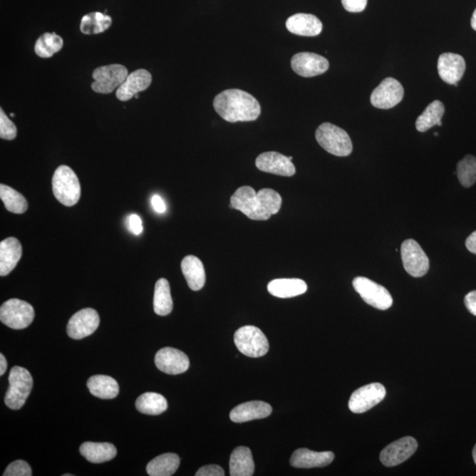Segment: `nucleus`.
I'll list each match as a JSON object with an SVG mask.
<instances>
[{
	"label": "nucleus",
	"instance_id": "obj_5",
	"mask_svg": "<svg viewBox=\"0 0 476 476\" xmlns=\"http://www.w3.org/2000/svg\"><path fill=\"white\" fill-rule=\"evenodd\" d=\"M33 388V378L27 369L14 366L9 374V388L5 397L7 407L14 410L24 407Z\"/></svg>",
	"mask_w": 476,
	"mask_h": 476
},
{
	"label": "nucleus",
	"instance_id": "obj_7",
	"mask_svg": "<svg viewBox=\"0 0 476 476\" xmlns=\"http://www.w3.org/2000/svg\"><path fill=\"white\" fill-rule=\"evenodd\" d=\"M35 311L31 304L20 299H10L0 308V321L10 328H27L34 321Z\"/></svg>",
	"mask_w": 476,
	"mask_h": 476
},
{
	"label": "nucleus",
	"instance_id": "obj_18",
	"mask_svg": "<svg viewBox=\"0 0 476 476\" xmlns=\"http://www.w3.org/2000/svg\"><path fill=\"white\" fill-rule=\"evenodd\" d=\"M438 71L445 83L457 86L466 71V62L459 54L443 53L438 58Z\"/></svg>",
	"mask_w": 476,
	"mask_h": 476
},
{
	"label": "nucleus",
	"instance_id": "obj_21",
	"mask_svg": "<svg viewBox=\"0 0 476 476\" xmlns=\"http://www.w3.org/2000/svg\"><path fill=\"white\" fill-rule=\"evenodd\" d=\"M286 27L292 34L301 36H317L322 32L323 24L315 16L296 14L286 21Z\"/></svg>",
	"mask_w": 476,
	"mask_h": 476
},
{
	"label": "nucleus",
	"instance_id": "obj_9",
	"mask_svg": "<svg viewBox=\"0 0 476 476\" xmlns=\"http://www.w3.org/2000/svg\"><path fill=\"white\" fill-rule=\"evenodd\" d=\"M128 76V70L122 65L100 66L93 72L91 88L99 94H110L124 83Z\"/></svg>",
	"mask_w": 476,
	"mask_h": 476
},
{
	"label": "nucleus",
	"instance_id": "obj_47",
	"mask_svg": "<svg viewBox=\"0 0 476 476\" xmlns=\"http://www.w3.org/2000/svg\"><path fill=\"white\" fill-rule=\"evenodd\" d=\"M473 458L475 460V463L476 464V445H475V447L473 449Z\"/></svg>",
	"mask_w": 476,
	"mask_h": 476
},
{
	"label": "nucleus",
	"instance_id": "obj_20",
	"mask_svg": "<svg viewBox=\"0 0 476 476\" xmlns=\"http://www.w3.org/2000/svg\"><path fill=\"white\" fill-rule=\"evenodd\" d=\"M273 408L269 403L264 401H249L238 405L230 412L229 418L234 423H241L263 419L272 414Z\"/></svg>",
	"mask_w": 476,
	"mask_h": 476
},
{
	"label": "nucleus",
	"instance_id": "obj_4",
	"mask_svg": "<svg viewBox=\"0 0 476 476\" xmlns=\"http://www.w3.org/2000/svg\"><path fill=\"white\" fill-rule=\"evenodd\" d=\"M316 139L329 154L343 157L352 153L353 144L348 133L331 123H324L319 126Z\"/></svg>",
	"mask_w": 476,
	"mask_h": 476
},
{
	"label": "nucleus",
	"instance_id": "obj_14",
	"mask_svg": "<svg viewBox=\"0 0 476 476\" xmlns=\"http://www.w3.org/2000/svg\"><path fill=\"white\" fill-rule=\"evenodd\" d=\"M418 446V441L414 438L405 437L383 449L379 458L384 466L395 467L410 458Z\"/></svg>",
	"mask_w": 476,
	"mask_h": 476
},
{
	"label": "nucleus",
	"instance_id": "obj_13",
	"mask_svg": "<svg viewBox=\"0 0 476 476\" xmlns=\"http://www.w3.org/2000/svg\"><path fill=\"white\" fill-rule=\"evenodd\" d=\"M100 317L98 311L86 308L76 312L68 324V334L74 340H81L91 336L98 328Z\"/></svg>",
	"mask_w": 476,
	"mask_h": 476
},
{
	"label": "nucleus",
	"instance_id": "obj_24",
	"mask_svg": "<svg viewBox=\"0 0 476 476\" xmlns=\"http://www.w3.org/2000/svg\"><path fill=\"white\" fill-rule=\"evenodd\" d=\"M81 455L91 463H103L115 458L117 448L110 443L85 442L80 447Z\"/></svg>",
	"mask_w": 476,
	"mask_h": 476
},
{
	"label": "nucleus",
	"instance_id": "obj_19",
	"mask_svg": "<svg viewBox=\"0 0 476 476\" xmlns=\"http://www.w3.org/2000/svg\"><path fill=\"white\" fill-rule=\"evenodd\" d=\"M152 83V76L148 71L139 69L128 74L124 83L117 89L116 96L119 101L128 102L140 92L146 90Z\"/></svg>",
	"mask_w": 476,
	"mask_h": 476
},
{
	"label": "nucleus",
	"instance_id": "obj_15",
	"mask_svg": "<svg viewBox=\"0 0 476 476\" xmlns=\"http://www.w3.org/2000/svg\"><path fill=\"white\" fill-rule=\"evenodd\" d=\"M291 68L300 76L314 77L326 73L329 68V62L321 55L300 52L292 58Z\"/></svg>",
	"mask_w": 476,
	"mask_h": 476
},
{
	"label": "nucleus",
	"instance_id": "obj_1",
	"mask_svg": "<svg viewBox=\"0 0 476 476\" xmlns=\"http://www.w3.org/2000/svg\"><path fill=\"white\" fill-rule=\"evenodd\" d=\"M281 202V195L273 189L256 192L251 187H242L230 199V207L241 211L251 220L267 221L280 211Z\"/></svg>",
	"mask_w": 476,
	"mask_h": 476
},
{
	"label": "nucleus",
	"instance_id": "obj_25",
	"mask_svg": "<svg viewBox=\"0 0 476 476\" xmlns=\"http://www.w3.org/2000/svg\"><path fill=\"white\" fill-rule=\"evenodd\" d=\"M267 289L274 296L291 299L306 293L307 284L300 279H276L269 282Z\"/></svg>",
	"mask_w": 476,
	"mask_h": 476
},
{
	"label": "nucleus",
	"instance_id": "obj_40",
	"mask_svg": "<svg viewBox=\"0 0 476 476\" xmlns=\"http://www.w3.org/2000/svg\"><path fill=\"white\" fill-rule=\"evenodd\" d=\"M224 470L218 465H208L200 467L196 476H224Z\"/></svg>",
	"mask_w": 476,
	"mask_h": 476
},
{
	"label": "nucleus",
	"instance_id": "obj_46",
	"mask_svg": "<svg viewBox=\"0 0 476 476\" xmlns=\"http://www.w3.org/2000/svg\"><path fill=\"white\" fill-rule=\"evenodd\" d=\"M471 26L473 29L476 31V9L475 10V12L473 14V16H472L471 18Z\"/></svg>",
	"mask_w": 476,
	"mask_h": 476
},
{
	"label": "nucleus",
	"instance_id": "obj_33",
	"mask_svg": "<svg viewBox=\"0 0 476 476\" xmlns=\"http://www.w3.org/2000/svg\"><path fill=\"white\" fill-rule=\"evenodd\" d=\"M113 20L105 14L95 12L86 14L81 22V31L85 35L100 34L110 29Z\"/></svg>",
	"mask_w": 476,
	"mask_h": 476
},
{
	"label": "nucleus",
	"instance_id": "obj_44",
	"mask_svg": "<svg viewBox=\"0 0 476 476\" xmlns=\"http://www.w3.org/2000/svg\"><path fill=\"white\" fill-rule=\"evenodd\" d=\"M467 250L472 254H476V232L471 234L466 241Z\"/></svg>",
	"mask_w": 476,
	"mask_h": 476
},
{
	"label": "nucleus",
	"instance_id": "obj_22",
	"mask_svg": "<svg viewBox=\"0 0 476 476\" xmlns=\"http://www.w3.org/2000/svg\"><path fill=\"white\" fill-rule=\"evenodd\" d=\"M334 455L332 452H314L306 448L297 449L294 452L290 464L297 468L323 467L333 462Z\"/></svg>",
	"mask_w": 476,
	"mask_h": 476
},
{
	"label": "nucleus",
	"instance_id": "obj_23",
	"mask_svg": "<svg viewBox=\"0 0 476 476\" xmlns=\"http://www.w3.org/2000/svg\"><path fill=\"white\" fill-rule=\"evenodd\" d=\"M22 256V247L16 237H9L0 243V275H6L16 269Z\"/></svg>",
	"mask_w": 476,
	"mask_h": 476
},
{
	"label": "nucleus",
	"instance_id": "obj_43",
	"mask_svg": "<svg viewBox=\"0 0 476 476\" xmlns=\"http://www.w3.org/2000/svg\"><path fill=\"white\" fill-rule=\"evenodd\" d=\"M152 207H153L155 212L159 214L165 213L166 211V205L161 197L154 195L151 199Z\"/></svg>",
	"mask_w": 476,
	"mask_h": 476
},
{
	"label": "nucleus",
	"instance_id": "obj_29",
	"mask_svg": "<svg viewBox=\"0 0 476 476\" xmlns=\"http://www.w3.org/2000/svg\"><path fill=\"white\" fill-rule=\"evenodd\" d=\"M180 465V458L175 453H165L156 457L147 466V473L150 476H170L176 473Z\"/></svg>",
	"mask_w": 476,
	"mask_h": 476
},
{
	"label": "nucleus",
	"instance_id": "obj_26",
	"mask_svg": "<svg viewBox=\"0 0 476 476\" xmlns=\"http://www.w3.org/2000/svg\"><path fill=\"white\" fill-rule=\"evenodd\" d=\"M181 269L190 289L198 291L204 287L206 274L202 260L195 256H187L181 263Z\"/></svg>",
	"mask_w": 476,
	"mask_h": 476
},
{
	"label": "nucleus",
	"instance_id": "obj_39",
	"mask_svg": "<svg viewBox=\"0 0 476 476\" xmlns=\"http://www.w3.org/2000/svg\"><path fill=\"white\" fill-rule=\"evenodd\" d=\"M368 0H341L345 10L351 13H361L366 9Z\"/></svg>",
	"mask_w": 476,
	"mask_h": 476
},
{
	"label": "nucleus",
	"instance_id": "obj_36",
	"mask_svg": "<svg viewBox=\"0 0 476 476\" xmlns=\"http://www.w3.org/2000/svg\"><path fill=\"white\" fill-rule=\"evenodd\" d=\"M457 176L461 185L466 188L473 187L476 182V158L467 155L457 165Z\"/></svg>",
	"mask_w": 476,
	"mask_h": 476
},
{
	"label": "nucleus",
	"instance_id": "obj_34",
	"mask_svg": "<svg viewBox=\"0 0 476 476\" xmlns=\"http://www.w3.org/2000/svg\"><path fill=\"white\" fill-rule=\"evenodd\" d=\"M0 198L6 210L14 214H24L28 210V202L20 192L7 185H0Z\"/></svg>",
	"mask_w": 476,
	"mask_h": 476
},
{
	"label": "nucleus",
	"instance_id": "obj_8",
	"mask_svg": "<svg viewBox=\"0 0 476 476\" xmlns=\"http://www.w3.org/2000/svg\"><path fill=\"white\" fill-rule=\"evenodd\" d=\"M353 287L364 302L378 310H388L393 306V297L388 290L366 277H356Z\"/></svg>",
	"mask_w": 476,
	"mask_h": 476
},
{
	"label": "nucleus",
	"instance_id": "obj_12",
	"mask_svg": "<svg viewBox=\"0 0 476 476\" xmlns=\"http://www.w3.org/2000/svg\"><path fill=\"white\" fill-rule=\"evenodd\" d=\"M403 85L393 78H386L374 89L371 103L378 109L389 110L403 101Z\"/></svg>",
	"mask_w": 476,
	"mask_h": 476
},
{
	"label": "nucleus",
	"instance_id": "obj_49",
	"mask_svg": "<svg viewBox=\"0 0 476 476\" xmlns=\"http://www.w3.org/2000/svg\"><path fill=\"white\" fill-rule=\"evenodd\" d=\"M434 135H435V136H438V133H434Z\"/></svg>",
	"mask_w": 476,
	"mask_h": 476
},
{
	"label": "nucleus",
	"instance_id": "obj_31",
	"mask_svg": "<svg viewBox=\"0 0 476 476\" xmlns=\"http://www.w3.org/2000/svg\"><path fill=\"white\" fill-rule=\"evenodd\" d=\"M445 105L440 101L429 104L423 113L415 122V128L420 133H425L435 125H442V118L445 114Z\"/></svg>",
	"mask_w": 476,
	"mask_h": 476
},
{
	"label": "nucleus",
	"instance_id": "obj_16",
	"mask_svg": "<svg viewBox=\"0 0 476 476\" xmlns=\"http://www.w3.org/2000/svg\"><path fill=\"white\" fill-rule=\"evenodd\" d=\"M155 363L158 370L170 375L184 373L190 366L188 356L184 352L173 348L160 349L156 353Z\"/></svg>",
	"mask_w": 476,
	"mask_h": 476
},
{
	"label": "nucleus",
	"instance_id": "obj_38",
	"mask_svg": "<svg viewBox=\"0 0 476 476\" xmlns=\"http://www.w3.org/2000/svg\"><path fill=\"white\" fill-rule=\"evenodd\" d=\"M4 476H31L32 470L29 463L24 460H16L6 467Z\"/></svg>",
	"mask_w": 476,
	"mask_h": 476
},
{
	"label": "nucleus",
	"instance_id": "obj_3",
	"mask_svg": "<svg viewBox=\"0 0 476 476\" xmlns=\"http://www.w3.org/2000/svg\"><path fill=\"white\" fill-rule=\"evenodd\" d=\"M55 198L66 207H73L81 198V184L74 171L66 165L59 166L52 177Z\"/></svg>",
	"mask_w": 476,
	"mask_h": 476
},
{
	"label": "nucleus",
	"instance_id": "obj_10",
	"mask_svg": "<svg viewBox=\"0 0 476 476\" xmlns=\"http://www.w3.org/2000/svg\"><path fill=\"white\" fill-rule=\"evenodd\" d=\"M405 270L413 277H422L430 269V259L420 244L414 239L403 242L400 249Z\"/></svg>",
	"mask_w": 476,
	"mask_h": 476
},
{
	"label": "nucleus",
	"instance_id": "obj_28",
	"mask_svg": "<svg viewBox=\"0 0 476 476\" xmlns=\"http://www.w3.org/2000/svg\"><path fill=\"white\" fill-rule=\"evenodd\" d=\"M88 388L92 395L103 400L114 399L118 395V382L110 376H93L88 381Z\"/></svg>",
	"mask_w": 476,
	"mask_h": 476
},
{
	"label": "nucleus",
	"instance_id": "obj_32",
	"mask_svg": "<svg viewBox=\"0 0 476 476\" xmlns=\"http://www.w3.org/2000/svg\"><path fill=\"white\" fill-rule=\"evenodd\" d=\"M172 310L173 300L169 281L166 279H160L155 287L154 311L159 316H167Z\"/></svg>",
	"mask_w": 476,
	"mask_h": 476
},
{
	"label": "nucleus",
	"instance_id": "obj_48",
	"mask_svg": "<svg viewBox=\"0 0 476 476\" xmlns=\"http://www.w3.org/2000/svg\"><path fill=\"white\" fill-rule=\"evenodd\" d=\"M289 160H291V161H292V159H293L292 156H289Z\"/></svg>",
	"mask_w": 476,
	"mask_h": 476
},
{
	"label": "nucleus",
	"instance_id": "obj_50",
	"mask_svg": "<svg viewBox=\"0 0 476 476\" xmlns=\"http://www.w3.org/2000/svg\"><path fill=\"white\" fill-rule=\"evenodd\" d=\"M70 475H69V474L64 475V476H70Z\"/></svg>",
	"mask_w": 476,
	"mask_h": 476
},
{
	"label": "nucleus",
	"instance_id": "obj_42",
	"mask_svg": "<svg viewBox=\"0 0 476 476\" xmlns=\"http://www.w3.org/2000/svg\"><path fill=\"white\" fill-rule=\"evenodd\" d=\"M465 306H466L468 311L476 317V290L471 291L465 296Z\"/></svg>",
	"mask_w": 476,
	"mask_h": 476
},
{
	"label": "nucleus",
	"instance_id": "obj_6",
	"mask_svg": "<svg viewBox=\"0 0 476 476\" xmlns=\"http://www.w3.org/2000/svg\"><path fill=\"white\" fill-rule=\"evenodd\" d=\"M234 341L242 354L252 358L265 356L269 351V341L265 334L254 326H245L238 329Z\"/></svg>",
	"mask_w": 476,
	"mask_h": 476
},
{
	"label": "nucleus",
	"instance_id": "obj_45",
	"mask_svg": "<svg viewBox=\"0 0 476 476\" xmlns=\"http://www.w3.org/2000/svg\"><path fill=\"white\" fill-rule=\"evenodd\" d=\"M7 369V362L6 357L0 354V376L5 374Z\"/></svg>",
	"mask_w": 476,
	"mask_h": 476
},
{
	"label": "nucleus",
	"instance_id": "obj_2",
	"mask_svg": "<svg viewBox=\"0 0 476 476\" xmlns=\"http://www.w3.org/2000/svg\"><path fill=\"white\" fill-rule=\"evenodd\" d=\"M215 111L230 123L254 121L262 113V107L254 95L240 89H228L215 96Z\"/></svg>",
	"mask_w": 476,
	"mask_h": 476
},
{
	"label": "nucleus",
	"instance_id": "obj_35",
	"mask_svg": "<svg viewBox=\"0 0 476 476\" xmlns=\"http://www.w3.org/2000/svg\"><path fill=\"white\" fill-rule=\"evenodd\" d=\"M64 41L56 33H46L37 39L35 44V52L42 58H51L55 53L62 50Z\"/></svg>",
	"mask_w": 476,
	"mask_h": 476
},
{
	"label": "nucleus",
	"instance_id": "obj_27",
	"mask_svg": "<svg viewBox=\"0 0 476 476\" xmlns=\"http://www.w3.org/2000/svg\"><path fill=\"white\" fill-rule=\"evenodd\" d=\"M254 462L251 450L245 446L234 450L229 460V475L232 476H252L254 473Z\"/></svg>",
	"mask_w": 476,
	"mask_h": 476
},
{
	"label": "nucleus",
	"instance_id": "obj_37",
	"mask_svg": "<svg viewBox=\"0 0 476 476\" xmlns=\"http://www.w3.org/2000/svg\"><path fill=\"white\" fill-rule=\"evenodd\" d=\"M17 136V128L11 119L0 109V138L3 140H13Z\"/></svg>",
	"mask_w": 476,
	"mask_h": 476
},
{
	"label": "nucleus",
	"instance_id": "obj_30",
	"mask_svg": "<svg viewBox=\"0 0 476 476\" xmlns=\"http://www.w3.org/2000/svg\"><path fill=\"white\" fill-rule=\"evenodd\" d=\"M138 411L148 415H158L168 408V403L162 394L156 393H143L136 400Z\"/></svg>",
	"mask_w": 476,
	"mask_h": 476
},
{
	"label": "nucleus",
	"instance_id": "obj_11",
	"mask_svg": "<svg viewBox=\"0 0 476 476\" xmlns=\"http://www.w3.org/2000/svg\"><path fill=\"white\" fill-rule=\"evenodd\" d=\"M386 395L385 386L381 383L363 386L352 393L348 408L355 414H362L381 403Z\"/></svg>",
	"mask_w": 476,
	"mask_h": 476
},
{
	"label": "nucleus",
	"instance_id": "obj_41",
	"mask_svg": "<svg viewBox=\"0 0 476 476\" xmlns=\"http://www.w3.org/2000/svg\"><path fill=\"white\" fill-rule=\"evenodd\" d=\"M129 229L131 230L132 233L135 234L136 236H139L143 233V221H141L139 215L132 214L131 217H129Z\"/></svg>",
	"mask_w": 476,
	"mask_h": 476
},
{
	"label": "nucleus",
	"instance_id": "obj_17",
	"mask_svg": "<svg viewBox=\"0 0 476 476\" xmlns=\"http://www.w3.org/2000/svg\"><path fill=\"white\" fill-rule=\"evenodd\" d=\"M256 166L263 172L278 175L282 177H292L296 174V167L291 160L277 152H266L256 159Z\"/></svg>",
	"mask_w": 476,
	"mask_h": 476
}]
</instances>
